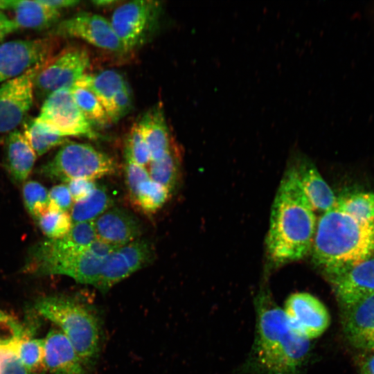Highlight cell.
<instances>
[{"label": "cell", "mask_w": 374, "mask_h": 374, "mask_svg": "<svg viewBox=\"0 0 374 374\" xmlns=\"http://www.w3.org/2000/svg\"><path fill=\"white\" fill-rule=\"evenodd\" d=\"M255 310L254 339L244 371L251 374H304L311 340L292 326L283 309L267 292L256 298Z\"/></svg>", "instance_id": "obj_1"}, {"label": "cell", "mask_w": 374, "mask_h": 374, "mask_svg": "<svg viewBox=\"0 0 374 374\" xmlns=\"http://www.w3.org/2000/svg\"><path fill=\"white\" fill-rule=\"evenodd\" d=\"M315 211L294 166L284 174L274 199L266 245L277 265L303 258L312 249L317 227Z\"/></svg>", "instance_id": "obj_2"}, {"label": "cell", "mask_w": 374, "mask_h": 374, "mask_svg": "<svg viewBox=\"0 0 374 374\" xmlns=\"http://www.w3.org/2000/svg\"><path fill=\"white\" fill-rule=\"evenodd\" d=\"M311 252L326 275L373 257L374 220H357L334 206L319 217Z\"/></svg>", "instance_id": "obj_3"}, {"label": "cell", "mask_w": 374, "mask_h": 374, "mask_svg": "<svg viewBox=\"0 0 374 374\" xmlns=\"http://www.w3.org/2000/svg\"><path fill=\"white\" fill-rule=\"evenodd\" d=\"M35 309L60 328L88 369L95 364L100 353L101 327L89 305L71 296L55 295L38 299Z\"/></svg>", "instance_id": "obj_4"}, {"label": "cell", "mask_w": 374, "mask_h": 374, "mask_svg": "<svg viewBox=\"0 0 374 374\" xmlns=\"http://www.w3.org/2000/svg\"><path fill=\"white\" fill-rule=\"evenodd\" d=\"M115 161L93 146L68 141L39 172L54 180L69 182L75 179L95 180L116 171Z\"/></svg>", "instance_id": "obj_5"}, {"label": "cell", "mask_w": 374, "mask_h": 374, "mask_svg": "<svg viewBox=\"0 0 374 374\" xmlns=\"http://www.w3.org/2000/svg\"><path fill=\"white\" fill-rule=\"evenodd\" d=\"M35 120L44 130L63 137L84 136L92 139L99 137L78 109L68 89L50 94L43 101Z\"/></svg>", "instance_id": "obj_6"}, {"label": "cell", "mask_w": 374, "mask_h": 374, "mask_svg": "<svg viewBox=\"0 0 374 374\" xmlns=\"http://www.w3.org/2000/svg\"><path fill=\"white\" fill-rule=\"evenodd\" d=\"M90 64L87 50L78 46L66 48L43 63L34 82L36 98L44 100L52 93L71 89L85 74Z\"/></svg>", "instance_id": "obj_7"}, {"label": "cell", "mask_w": 374, "mask_h": 374, "mask_svg": "<svg viewBox=\"0 0 374 374\" xmlns=\"http://www.w3.org/2000/svg\"><path fill=\"white\" fill-rule=\"evenodd\" d=\"M159 8V2L138 0L114 10L110 23L125 52L139 47L148 38L157 22Z\"/></svg>", "instance_id": "obj_8"}, {"label": "cell", "mask_w": 374, "mask_h": 374, "mask_svg": "<svg viewBox=\"0 0 374 374\" xmlns=\"http://www.w3.org/2000/svg\"><path fill=\"white\" fill-rule=\"evenodd\" d=\"M44 62L0 85V134H10L24 121L34 100L35 78Z\"/></svg>", "instance_id": "obj_9"}, {"label": "cell", "mask_w": 374, "mask_h": 374, "mask_svg": "<svg viewBox=\"0 0 374 374\" xmlns=\"http://www.w3.org/2000/svg\"><path fill=\"white\" fill-rule=\"evenodd\" d=\"M50 38L12 40L0 44V83L17 78L51 55Z\"/></svg>", "instance_id": "obj_10"}, {"label": "cell", "mask_w": 374, "mask_h": 374, "mask_svg": "<svg viewBox=\"0 0 374 374\" xmlns=\"http://www.w3.org/2000/svg\"><path fill=\"white\" fill-rule=\"evenodd\" d=\"M53 33L59 36L82 39L93 46L111 52H125L110 21L98 14H76L57 24Z\"/></svg>", "instance_id": "obj_11"}, {"label": "cell", "mask_w": 374, "mask_h": 374, "mask_svg": "<svg viewBox=\"0 0 374 374\" xmlns=\"http://www.w3.org/2000/svg\"><path fill=\"white\" fill-rule=\"evenodd\" d=\"M283 309L292 326L310 340L320 337L329 327L330 317L327 308L310 293L290 294Z\"/></svg>", "instance_id": "obj_12"}, {"label": "cell", "mask_w": 374, "mask_h": 374, "mask_svg": "<svg viewBox=\"0 0 374 374\" xmlns=\"http://www.w3.org/2000/svg\"><path fill=\"white\" fill-rule=\"evenodd\" d=\"M326 276L341 307L350 305L374 293V256Z\"/></svg>", "instance_id": "obj_13"}, {"label": "cell", "mask_w": 374, "mask_h": 374, "mask_svg": "<svg viewBox=\"0 0 374 374\" xmlns=\"http://www.w3.org/2000/svg\"><path fill=\"white\" fill-rule=\"evenodd\" d=\"M96 238L116 247L138 239L141 235L139 220L128 211L112 207L93 221Z\"/></svg>", "instance_id": "obj_14"}, {"label": "cell", "mask_w": 374, "mask_h": 374, "mask_svg": "<svg viewBox=\"0 0 374 374\" xmlns=\"http://www.w3.org/2000/svg\"><path fill=\"white\" fill-rule=\"evenodd\" d=\"M44 362L52 374H87L88 368L60 330L52 329L44 338Z\"/></svg>", "instance_id": "obj_15"}, {"label": "cell", "mask_w": 374, "mask_h": 374, "mask_svg": "<svg viewBox=\"0 0 374 374\" xmlns=\"http://www.w3.org/2000/svg\"><path fill=\"white\" fill-rule=\"evenodd\" d=\"M343 328L355 346L363 349L374 337V293L341 307Z\"/></svg>", "instance_id": "obj_16"}, {"label": "cell", "mask_w": 374, "mask_h": 374, "mask_svg": "<svg viewBox=\"0 0 374 374\" xmlns=\"http://www.w3.org/2000/svg\"><path fill=\"white\" fill-rule=\"evenodd\" d=\"M105 259L97 257L88 249L68 256L51 264L41 274H60L71 277L82 284L97 287Z\"/></svg>", "instance_id": "obj_17"}, {"label": "cell", "mask_w": 374, "mask_h": 374, "mask_svg": "<svg viewBox=\"0 0 374 374\" xmlns=\"http://www.w3.org/2000/svg\"><path fill=\"white\" fill-rule=\"evenodd\" d=\"M294 167L302 188L314 211L323 213L334 208L337 197L316 166L303 157Z\"/></svg>", "instance_id": "obj_18"}, {"label": "cell", "mask_w": 374, "mask_h": 374, "mask_svg": "<svg viewBox=\"0 0 374 374\" xmlns=\"http://www.w3.org/2000/svg\"><path fill=\"white\" fill-rule=\"evenodd\" d=\"M37 154L23 131L15 130L8 134L5 142L6 168L18 182L25 181L32 171Z\"/></svg>", "instance_id": "obj_19"}, {"label": "cell", "mask_w": 374, "mask_h": 374, "mask_svg": "<svg viewBox=\"0 0 374 374\" xmlns=\"http://www.w3.org/2000/svg\"><path fill=\"white\" fill-rule=\"evenodd\" d=\"M148 147L151 161L162 158L172 148L168 129L161 106L146 112L136 123Z\"/></svg>", "instance_id": "obj_20"}, {"label": "cell", "mask_w": 374, "mask_h": 374, "mask_svg": "<svg viewBox=\"0 0 374 374\" xmlns=\"http://www.w3.org/2000/svg\"><path fill=\"white\" fill-rule=\"evenodd\" d=\"M13 22L17 28L44 30L56 23L60 11L46 6L39 0H11Z\"/></svg>", "instance_id": "obj_21"}, {"label": "cell", "mask_w": 374, "mask_h": 374, "mask_svg": "<svg viewBox=\"0 0 374 374\" xmlns=\"http://www.w3.org/2000/svg\"><path fill=\"white\" fill-rule=\"evenodd\" d=\"M75 84L84 87L93 93L103 106L108 116L115 95L127 85L123 75L114 70H105L96 74L85 73Z\"/></svg>", "instance_id": "obj_22"}, {"label": "cell", "mask_w": 374, "mask_h": 374, "mask_svg": "<svg viewBox=\"0 0 374 374\" xmlns=\"http://www.w3.org/2000/svg\"><path fill=\"white\" fill-rule=\"evenodd\" d=\"M112 204V199L107 190L97 186L88 196L72 205L70 213L72 222H93L110 208Z\"/></svg>", "instance_id": "obj_23"}, {"label": "cell", "mask_w": 374, "mask_h": 374, "mask_svg": "<svg viewBox=\"0 0 374 374\" xmlns=\"http://www.w3.org/2000/svg\"><path fill=\"white\" fill-rule=\"evenodd\" d=\"M170 192L150 178L141 182L130 194L134 204L147 214L155 213L166 202Z\"/></svg>", "instance_id": "obj_24"}, {"label": "cell", "mask_w": 374, "mask_h": 374, "mask_svg": "<svg viewBox=\"0 0 374 374\" xmlns=\"http://www.w3.org/2000/svg\"><path fill=\"white\" fill-rule=\"evenodd\" d=\"M70 90L78 109L93 127H105L111 123L103 106L90 91L75 84Z\"/></svg>", "instance_id": "obj_25"}, {"label": "cell", "mask_w": 374, "mask_h": 374, "mask_svg": "<svg viewBox=\"0 0 374 374\" xmlns=\"http://www.w3.org/2000/svg\"><path fill=\"white\" fill-rule=\"evenodd\" d=\"M335 207L362 222L374 220V193H359L337 197Z\"/></svg>", "instance_id": "obj_26"}, {"label": "cell", "mask_w": 374, "mask_h": 374, "mask_svg": "<svg viewBox=\"0 0 374 374\" xmlns=\"http://www.w3.org/2000/svg\"><path fill=\"white\" fill-rule=\"evenodd\" d=\"M15 352L30 374L46 371L44 362V339L25 337L14 346Z\"/></svg>", "instance_id": "obj_27"}, {"label": "cell", "mask_w": 374, "mask_h": 374, "mask_svg": "<svg viewBox=\"0 0 374 374\" xmlns=\"http://www.w3.org/2000/svg\"><path fill=\"white\" fill-rule=\"evenodd\" d=\"M132 274L133 272L127 261L117 249L105 258L100 279L96 289L105 293Z\"/></svg>", "instance_id": "obj_28"}, {"label": "cell", "mask_w": 374, "mask_h": 374, "mask_svg": "<svg viewBox=\"0 0 374 374\" xmlns=\"http://www.w3.org/2000/svg\"><path fill=\"white\" fill-rule=\"evenodd\" d=\"M149 167L150 178L161 185L171 194L175 188L178 177V160L172 148L162 158L151 161Z\"/></svg>", "instance_id": "obj_29"}, {"label": "cell", "mask_w": 374, "mask_h": 374, "mask_svg": "<svg viewBox=\"0 0 374 374\" xmlns=\"http://www.w3.org/2000/svg\"><path fill=\"white\" fill-rule=\"evenodd\" d=\"M23 132L37 156H42L52 148L69 141L68 138L42 129L35 118L25 121Z\"/></svg>", "instance_id": "obj_30"}, {"label": "cell", "mask_w": 374, "mask_h": 374, "mask_svg": "<svg viewBox=\"0 0 374 374\" xmlns=\"http://www.w3.org/2000/svg\"><path fill=\"white\" fill-rule=\"evenodd\" d=\"M37 221L42 232L49 239L64 236L71 229L73 222L68 212L48 206V209Z\"/></svg>", "instance_id": "obj_31"}, {"label": "cell", "mask_w": 374, "mask_h": 374, "mask_svg": "<svg viewBox=\"0 0 374 374\" xmlns=\"http://www.w3.org/2000/svg\"><path fill=\"white\" fill-rule=\"evenodd\" d=\"M23 197L27 210L36 220L48 209V193L46 188L37 181L26 182L23 187Z\"/></svg>", "instance_id": "obj_32"}, {"label": "cell", "mask_w": 374, "mask_h": 374, "mask_svg": "<svg viewBox=\"0 0 374 374\" xmlns=\"http://www.w3.org/2000/svg\"><path fill=\"white\" fill-rule=\"evenodd\" d=\"M125 161L145 167L151 161L150 153L146 142L135 123L131 127L125 142Z\"/></svg>", "instance_id": "obj_33"}, {"label": "cell", "mask_w": 374, "mask_h": 374, "mask_svg": "<svg viewBox=\"0 0 374 374\" xmlns=\"http://www.w3.org/2000/svg\"><path fill=\"white\" fill-rule=\"evenodd\" d=\"M134 273L147 265L152 260L153 251L148 242L138 238L118 248Z\"/></svg>", "instance_id": "obj_34"}, {"label": "cell", "mask_w": 374, "mask_h": 374, "mask_svg": "<svg viewBox=\"0 0 374 374\" xmlns=\"http://www.w3.org/2000/svg\"><path fill=\"white\" fill-rule=\"evenodd\" d=\"M25 337L27 335L19 322L0 311V347L14 346Z\"/></svg>", "instance_id": "obj_35"}, {"label": "cell", "mask_w": 374, "mask_h": 374, "mask_svg": "<svg viewBox=\"0 0 374 374\" xmlns=\"http://www.w3.org/2000/svg\"><path fill=\"white\" fill-rule=\"evenodd\" d=\"M0 374H30L19 359L14 346L0 347Z\"/></svg>", "instance_id": "obj_36"}, {"label": "cell", "mask_w": 374, "mask_h": 374, "mask_svg": "<svg viewBox=\"0 0 374 374\" xmlns=\"http://www.w3.org/2000/svg\"><path fill=\"white\" fill-rule=\"evenodd\" d=\"M132 98L128 85L117 92L113 98L109 113L111 122H116L125 116L131 109Z\"/></svg>", "instance_id": "obj_37"}, {"label": "cell", "mask_w": 374, "mask_h": 374, "mask_svg": "<svg viewBox=\"0 0 374 374\" xmlns=\"http://www.w3.org/2000/svg\"><path fill=\"white\" fill-rule=\"evenodd\" d=\"M49 207L68 212L72 207L73 199L66 184H62L52 187L48 193Z\"/></svg>", "instance_id": "obj_38"}, {"label": "cell", "mask_w": 374, "mask_h": 374, "mask_svg": "<svg viewBox=\"0 0 374 374\" xmlns=\"http://www.w3.org/2000/svg\"><path fill=\"white\" fill-rule=\"evenodd\" d=\"M125 177L130 194L143 181L150 179L148 170L133 162L126 161Z\"/></svg>", "instance_id": "obj_39"}, {"label": "cell", "mask_w": 374, "mask_h": 374, "mask_svg": "<svg viewBox=\"0 0 374 374\" xmlns=\"http://www.w3.org/2000/svg\"><path fill=\"white\" fill-rule=\"evenodd\" d=\"M67 184L74 202L88 196L98 186L94 180L87 179H75Z\"/></svg>", "instance_id": "obj_40"}, {"label": "cell", "mask_w": 374, "mask_h": 374, "mask_svg": "<svg viewBox=\"0 0 374 374\" xmlns=\"http://www.w3.org/2000/svg\"><path fill=\"white\" fill-rule=\"evenodd\" d=\"M118 247L96 239L90 244L87 249L94 256L104 258L116 251Z\"/></svg>", "instance_id": "obj_41"}, {"label": "cell", "mask_w": 374, "mask_h": 374, "mask_svg": "<svg viewBox=\"0 0 374 374\" xmlns=\"http://www.w3.org/2000/svg\"><path fill=\"white\" fill-rule=\"evenodd\" d=\"M41 3L53 9L60 11L63 8L75 6L79 3L76 0H39Z\"/></svg>", "instance_id": "obj_42"}, {"label": "cell", "mask_w": 374, "mask_h": 374, "mask_svg": "<svg viewBox=\"0 0 374 374\" xmlns=\"http://www.w3.org/2000/svg\"><path fill=\"white\" fill-rule=\"evenodd\" d=\"M8 8V0H0V25L4 26L15 31L17 27L13 22L12 19H9L3 12V10Z\"/></svg>", "instance_id": "obj_43"}, {"label": "cell", "mask_w": 374, "mask_h": 374, "mask_svg": "<svg viewBox=\"0 0 374 374\" xmlns=\"http://www.w3.org/2000/svg\"><path fill=\"white\" fill-rule=\"evenodd\" d=\"M360 374H374V353H369L368 355L362 359Z\"/></svg>", "instance_id": "obj_44"}, {"label": "cell", "mask_w": 374, "mask_h": 374, "mask_svg": "<svg viewBox=\"0 0 374 374\" xmlns=\"http://www.w3.org/2000/svg\"><path fill=\"white\" fill-rule=\"evenodd\" d=\"M14 32L10 28L6 27L4 26L0 25V44H1L3 41V39L6 35L8 34H10L11 33Z\"/></svg>", "instance_id": "obj_45"}, {"label": "cell", "mask_w": 374, "mask_h": 374, "mask_svg": "<svg viewBox=\"0 0 374 374\" xmlns=\"http://www.w3.org/2000/svg\"><path fill=\"white\" fill-rule=\"evenodd\" d=\"M116 3V1H108V0H105V1H103V0H100V1H93V3L97 6H99V7H107V6H109L110 5Z\"/></svg>", "instance_id": "obj_46"}, {"label": "cell", "mask_w": 374, "mask_h": 374, "mask_svg": "<svg viewBox=\"0 0 374 374\" xmlns=\"http://www.w3.org/2000/svg\"><path fill=\"white\" fill-rule=\"evenodd\" d=\"M363 349L369 353H374V337L366 343Z\"/></svg>", "instance_id": "obj_47"}]
</instances>
